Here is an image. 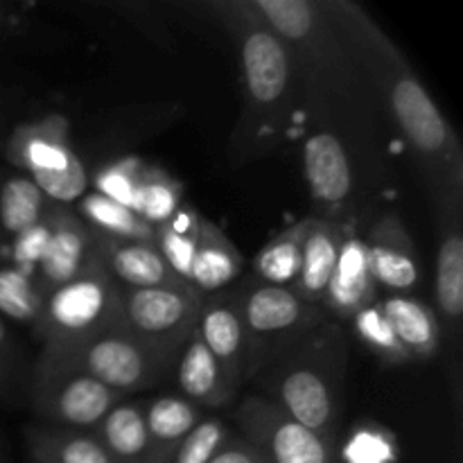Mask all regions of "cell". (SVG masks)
<instances>
[{"label": "cell", "mask_w": 463, "mask_h": 463, "mask_svg": "<svg viewBox=\"0 0 463 463\" xmlns=\"http://www.w3.org/2000/svg\"><path fill=\"white\" fill-rule=\"evenodd\" d=\"M175 380L181 389V396L188 398L202 410H220V407L231 405L238 396V392L224 378V373L213 360L211 353L206 351L197 333H193L184 351L179 353Z\"/></svg>", "instance_id": "cell-22"}, {"label": "cell", "mask_w": 463, "mask_h": 463, "mask_svg": "<svg viewBox=\"0 0 463 463\" xmlns=\"http://www.w3.org/2000/svg\"><path fill=\"white\" fill-rule=\"evenodd\" d=\"M233 420L267 463H339L337 446L285 414L265 396H247L235 407Z\"/></svg>", "instance_id": "cell-11"}, {"label": "cell", "mask_w": 463, "mask_h": 463, "mask_svg": "<svg viewBox=\"0 0 463 463\" xmlns=\"http://www.w3.org/2000/svg\"><path fill=\"white\" fill-rule=\"evenodd\" d=\"M27 380H30V366L23 355L21 344L9 330L7 321L0 317V405H21L23 396H27Z\"/></svg>", "instance_id": "cell-35"}, {"label": "cell", "mask_w": 463, "mask_h": 463, "mask_svg": "<svg viewBox=\"0 0 463 463\" xmlns=\"http://www.w3.org/2000/svg\"><path fill=\"white\" fill-rule=\"evenodd\" d=\"M120 396L90 375L72 369L32 366L27 380V402L41 425L90 432L118 402Z\"/></svg>", "instance_id": "cell-10"}, {"label": "cell", "mask_w": 463, "mask_h": 463, "mask_svg": "<svg viewBox=\"0 0 463 463\" xmlns=\"http://www.w3.org/2000/svg\"><path fill=\"white\" fill-rule=\"evenodd\" d=\"M364 80L405 138L432 206L463 199V149L450 120L416 75L410 59L362 5L328 0Z\"/></svg>", "instance_id": "cell-1"}, {"label": "cell", "mask_w": 463, "mask_h": 463, "mask_svg": "<svg viewBox=\"0 0 463 463\" xmlns=\"http://www.w3.org/2000/svg\"><path fill=\"white\" fill-rule=\"evenodd\" d=\"M72 211L99 238L125 240V242H154L156 240V231L145 224L131 208L120 206L93 190H89Z\"/></svg>", "instance_id": "cell-28"}, {"label": "cell", "mask_w": 463, "mask_h": 463, "mask_svg": "<svg viewBox=\"0 0 463 463\" xmlns=\"http://www.w3.org/2000/svg\"><path fill=\"white\" fill-rule=\"evenodd\" d=\"M310 217L294 222L292 226L276 233L260 251L256 253L251 265V276L260 283L274 285V288L292 289L301 269L303 242H306Z\"/></svg>", "instance_id": "cell-27"}, {"label": "cell", "mask_w": 463, "mask_h": 463, "mask_svg": "<svg viewBox=\"0 0 463 463\" xmlns=\"http://www.w3.org/2000/svg\"><path fill=\"white\" fill-rule=\"evenodd\" d=\"M301 163L312 217L342 224L353 199V170L342 138L333 131H315L303 140Z\"/></svg>", "instance_id": "cell-12"}, {"label": "cell", "mask_w": 463, "mask_h": 463, "mask_svg": "<svg viewBox=\"0 0 463 463\" xmlns=\"http://www.w3.org/2000/svg\"><path fill=\"white\" fill-rule=\"evenodd\" d=\"M202 217L203 215L193 203L185 202L167 224L156 229V240H154V247L158 249L165 265L185 285H190V271H193V258L197 251L199 231H202Z\"/></svg>", "instance_id": "cell-29"}, {"label": "cell", "mask_w": 463, "mask_h": 463, "mask_svg": "<svg viewBox=\"0 0 463 463\" xmlns=\"http://www.w3.org/2000/svg\"><path fill=\"white\" fill-rule=\"evenodd\" d=\"M50 199L12 167H0V253L48 213Z\"/></svg>", "instance_id": "cell-26"}, {"label": "cell", "mask_w": 463, "mask_h": 463, "mask_svg": "<svg viewBox=\"0 0 463 463\" xmlns=\"http://www.w3.org/2000/svg\"><path fill=\"white\" fill-rule=\"evenodd\" d=\"M104 269L122 289H149L179 285L154 242H125L99 238Z\"/></svg>", "instance_id": "cell-19"}, {"label": "cell", "mask_w": 463, "mask_h": 463, "mask_svg": "<svg viewBox=\"0 0 463 463\" xmlns=\"http://www.w3.org/2000/svg\"><path fill=\"white\" fill-rule=\"evenodd\" d=\"M233 430L217 416H203L197 428L185 437L170 463H211Z\"/></svg>", "instance_id": "cell-37"}, {"label": "cell", "mask_w": 463, "mask_h": 463, "mask_svg": "<svg viewBox=\"0 0 463 463\" xmlns=\"http://www.w3.org/2000/svg\"><path fill=\"white\" fill-rule=\"evenodd\" d=\"M0 463H9V459H7V450H5L3 437H0Z\"/></svg>", "instance_id": "cell-40"}, {"label": "cell", "mask_w": 463, "mask_h": 463, "mask_svg": "<svg viewBox=\"0 0 463 463\" xmlns=\"http://www.w3.org/2000/svg\"><path fill=\"white\" fill-rule=\"evenodd\" d=\"M437 213V265H434V298L441 333L452 344L459 342L463 317V199L434 208Z\"/></svg>", "instance_id": "cell-13"}, {"label": "cell", "mask_w": 463, "mask_h": 463, "mask_svg": "<svg viewBox=\"0 0 463 463\" xmlns=\"http://www.w3.org/2000/svg\"><path fill=\"white\" fill-rule=\"evenodd\" d=\"M344 235H346V231L337 222L312 217L306 242H303L301 269H298V279L292 288V292L310 306L321 307L330 276L337 267Z\"/></svg>", "instance_id": "cell-20"}, {"label": "cell", "mask_w": 463, "mask_h": 463, "mask_svg": "<svg viewBox=\"0 0 463 463\" xmlns=\"http://www.w3.org/2000/svg\"><path fill=\"white\" fill-rule=\"evenodd\" d=\"M145 165L147 163L143 158L131 156V154L113 158V161L98 167L93 176H89V185H93V193L134 211L136 193H138V184Z\"/></svg>", "instance_id": "cell-34"}, {"label": "cell", "mask_w": 463, "mask_h": 463, "mask_svg": "<svg viewBox=\"0 0 463 463\" xmlns=\"http://www.w3.org/2000/svg\"><path fill=\"white\" fill-rule=\"evenodd\" d=\"M184 203V184L172 176L165 167L147 163L140 176L138 193H136V215L156 231L167 224Z\"/></svg>", "instance_id": "cell-30"}, {"label": "cell", "mask_w": 463, "mask_h": 463, "mask_svg": "<svg viewBox=\"0 0 463 463\" xmlns=\"http://www.w3.org/2000/svg\"><path fill=\"white\" fill-rule=\"evenodd\" d=\"M373 303H378V285L371 274L366 242L357 233H346L321 307L328 319L348 324L353 317Z\"/></svg>", "instance_id": "cell-17"}, {"label": "cell", "mask_w": 463, "mask_h": 463, "mask_svg": "<svg viewBox=\"0 0 463 463\" xmlns=\"http://www.w3.org/2000/svg\"><path fill=\"white\" fill-rule=\"evenodd\" d=\"M3 154L7 167L25 175L52 203L75 206L89 193V172L72 147L71 122L61 113L14 127Z\"/></svg>", "instance_id": "cell-6"}, {"label": "cell", "mask_w": 463, "mask_h": 463, "mask_svg": "<svg viewBox=\"0 0 463 463\" xmlns=\"http://www.w3.org/2000/svg\"><path fill=\"white\" fill-rule=\"evenodd\" d=\"M366 242L375 285L392 294H410L419 285L420 267L414 240L398 213H387L371 229Z\"/></svg>", "instance_id": "cell-16"}, {"label": "cell", "mask_w": 463, "mask_h": 463, "mask_svg": "<svg viewBox=\"0 0 463 463\" xmlns=\"http://www.w3.org/2000/svg\"><path fill=\"white\" fill-rule=\"evenodd\" d=\"M211 463H267V459L247 441V439L240 437L238 432H231V437L226 439L224 446L215 452Z\"/></svg>", "instance_id": "cell-39"}, {"label": "cell", "mask_w": 463, "mask_h": 463, "mask_svg": "<svg viewBox=\"0 0 463 463\" xmlns=\"http://www.w3.org/2000/svg\"><path fill=\"white\" fill-rule=\"evenodd\" d=\"M34 3H0V48L30 41L36 27Z\"/></svg>", "instance_id": "cell-38"}, {"label": "cell", "mask_w": 463, "mask_h": 463, "mask_svg": "<svg viewBox=\"0 0 463 463\" xmlns=\"http://www.w3.org/2000/svg\"><path fill=\"white\" fill-rule=\"evenodd\" d=\"M339 463H398V446L393 432L383 425L357 423L342 443H337Z\"/></svg>", "instance_id": "cell-33"}, {"label": "cell", "mask_w": 463, "mask_h": 463, "mask_svg": "<svg viewBox=\"0 0 463 463\" xmlns=\"http://www.w3.org/2000/svg\"><path fill=\"white\" fill-rule=\"evenodd\" d=\"M48 294L36 280V274L16 269L12 265L0 267V317L23 326H34Z\"/></svg>", "instance_id": "cell-31"}, {"label": "cell", "mask_w": 463, "mask_h": 463, "mask_svg": "<svg viewBox=\"0 0 463 463\" xmlns=\"http://www.w3.org/2000/svg\"><path fill=\"white\" fill-rule=\"evenodd\" d=\"M52 233L36 269V280L45 294L71 283L99 260V235L77 217L72 206H50Z\"/></svg>", "instance_id": "cell-14"}, {"label": "cell", "mask_w": 463, "mask_h": 463, "mask_svg": "<svg viewBox=\"0 0 463 463\" xmlns=\"http://www.w3.org/2000/svg\"><path fill=\"white\" fill-rule=\"evenodd\" d=\"M145 410L147 401L129 396L90 430L113 463H147Z\"/></svg>", "instance_id": "cell-25"}, {"label": "cell", "mask_w": 463, "mask_h": 463, "mask_svg": "<svg viewBox=\"0 0 463 463\" xmlns=\"http://www.w3.org/2000/svg\"><path fill=\"white\" fill-rule=\"evenodd\" d=\"M203 297L190 285L122 289L120 326L154 351L179 360L193 337Z\"/></svg>", "instance_id": "cell-9"}, {"label": "cell", "mask_w": 463, "mask_h": 463, "mask_svg": "<svg viewBox=\"0 0 463 463\" xmlns=\"http://www.w3.org/2000/svg\"><path fill=\"white\" fill-rule=\"evenodd\" d=\"M203 419V410L181 393H165L147 401V463H170L190 432Z\"/></svg>", "instance_id": "cell-21"}, {"label": "cell", "mask_w": 463, "mask_h": 463, "mask_svg": "<svg viewBox=\"0 0 463 463\" xmlns=\"http://www.w3.org/2000/svg\"><path fill=\"white\" fill-rule=\"evenodd\" d=\"M380 306L411 362H430L437 357L441 348V326L434 307L410 294H389Z\"/></svg>", "instance_id": "cell-23"}, {"label": "cell", "mask_w": 463, "mask_h": 463, "mask_svg": "<svg viewBox=\"0 0 463 463\" xmlns=\"http://www.w3.org/2000/svg\"><path fill=\"white\" fill-rule=\"evenodd\" d=\"M289 50L307 104L339 109L360 102L364 72L330 12L328 0H247Z\"/></svg>", "instance_id": "cell-4"}, {"label": "cell", "mask_w": 463, "mask_h": 463, "mask_svg": "<svg viewBox=\"0 0 463 463\" xmlns=\"http://www.w3.org/2000/svg\"><path fill=\"white\" fill-rule=\"evenodd\" d=\"M244 326V383H251L303 333L328 319L324 307L310 306L288 288L260 283L244 274L233 285Z\"/></svg>", "instance_id": "cell-7"}, {"label": "cell", "mask_w": 463, "mask_h": 463, "mask_svg": "<svg viewBox=\"0 0 463 463\" xmlns=\"http://www.w3.org/2000/svg\"><path fill=\"white\" fill-rule=\"evenodd\" d=\"M122 288L104 269L102 256L71 283L45 297L43 310L32 326L39 339V357H61L98 335L120 326Z\"/></svg>", "instance_id": "cell-5"}, {"label": "cell", "mask_w": 463, "mask_h": 463, "mask_svg": "<svg viewBox=\"0 0 463 463\" xmlns=\"http://www.w3.org/2000/svg\"><path fill=\"white\" fill-rule=\"evenodd\" d=\"M348 353V330L326 319L285 348L251 383L285 414L337 446Z\"/></svg>", "instance_id": "cell-3"}, {"label": "cell", "mask_w": 463, "mask_h": 463, "mask_svg": "<svg viewBox=\"0 0 463 463\" xmlns=\"http://www.w3.org/2000/svg\"><path fill=\"white\" fill-rule=\"evenodd\" d=\"M244 276V258L233 240L213 220L202 217L197 251L193 258L190 285L202 297L229 289Z\"/></svg>", "instance_id": "cell-18"}, {"label": "cell", "mask_w": 463, "mask_h": 463, "mask_svg": "<svg viewBox=\"0 0 463 463\" xmlns=\"http://www.w3.org/2000/svg\"><path fill=\"white\" fill-rule=\"evenodd\" d=\"M52 206V203H50ZM50 233H52V220H50V208L43 217H41L36 224H32L30 229L23 231L21 235L12 240V242L5 247V251L0 253L3 258V265H12L16 269L30 271L36 274L41 260L45 256V249H48Z\"/></svg>", "instance_id": "cell-36"}, {"label": "cell", "mask_w": 463, "mask_h": 463, "mask_svg": "<svg viewBox=\"0 0 463 463\" xmlns=\"http://www.w3.org/2000/svg\"><path fill=\"white\" fill-rule=\"evenodd\" d=\"M23 441L30 463H113L95 434L84 430L27 425Z\"/></svg>", "instance_id": "cell-24"}, {"label": "cell", "mask_w": 463, "mask_h": 463, "mask_svg": "<svg viewBox=\"0 0 463 463\" xmlns=\"http://www.w3.org/2000/svg\"><path fill=\"white\" fill-rule=\"evenodd\" d=\"M351 333L362 346L369 353H373L383 364L387 366H405L411 364V357L398 342L393 326L389 324L387 315H384L383 306L373 303V306L364 307L360 315L353 317L351 321Z\"/></svg>", "instance_id": "cell-32"}, {"label": "cell", "mask_w": 463, "mask_h": 463, "mask_svg": "<svg viewBox=\"0 0 463 463\" xmlns=\"http://www.w3.org/2000/svg\"><path fill=\"white\" fill-rule=\"evenodd\" d=\"M32 366L81 371L120 396H136L175 375L176 360L154 351L118 326L68 355L36 357Z\"/></svg>", "instance_id": "cell-8"}, {"label": "cell", "mask_w": 463, "mask_h": 463, "mask_svg": "<svg viewBox=\"0 0 463 463\" xmlns=\"http://www.w3.org/2000/svg\"><path fill=\"white\" fill-rule=\"evenodd\" d=\"M211 9L238 45L242 109L229 138V161L235 167L247 165L283 143L303 84L289 50L247 0H217Z\"/></svg>", "instance_id": "cell-2"}, {"label": "cell", "mask_w": 463, "mask_h": 463, "mask_svg": "<svg viewBox=\"0 0 463 463\" xmlns=\"http://www.w3.org/2000/svg\"><path fill=\"white\" fill-rule=\"evenodd\" d=\"M194 333L231 387L240 392L244 384V326L233 288L203 297Z\"/></svg>", "instance_id": "cell-15"}]
</instances>
